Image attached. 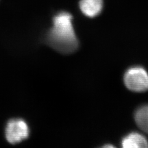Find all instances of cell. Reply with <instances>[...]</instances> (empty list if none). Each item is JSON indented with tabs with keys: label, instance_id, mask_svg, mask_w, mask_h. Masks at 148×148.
I'll list each match as a JSON object with an SVG mask.
<instances>
[{
	"label": "cell",
	"instance_id": "cell-1",
	"mask_svg": "<svg viewBox=\"0 0 148 148\" xmlns=\"http://www.w3.org/2000/svg\"><path fill=\"white\" fill-rule=\"evenodd\" d=\"M48 44L63 54L75 51L78 41L72 25V16L67 12H61L53 18V26L46 36Z\"/></svg>",
	"mask_w": 148,
	"mask_h": 148
},
{
	"label": "cell",
	"instance_id": "cell-2",
	"mask_svg": "<svg viewBox=\"0 0 148 148\" xmlns=\"http://www.w3.org/2000/svg\"><path fill=\"white\" fill-rule=\"evenodd\" d=\"M124 83L127 88L133 92L148 91V73L144 68L134 67L125 73Z\"/></svg>",
	"mask_w": 148,
	"mask_h": 148
},
{
	"label": "cell",
	"instance_id": "cell-3",
	"mask_svg": "<svg viewBox=\"0 0 148 148\" xmlns=\"http://www.w3.org/2000/svg\"><path fill=\"white\" fill-rule=\"evenodd\" d=\"M5 135L7 141L11 144L14 145L29 137V128L24 120L11 119L7 123Z\"/></svg>",
	"mask_w": 148,
	"mask_h": 148
},
{
	"label": "cell",
	"instance_id": "cell-4",
	"mask_svg": "<svg viewBox=\"0 0 148 148\" xmlns=\"http://www.w3.org/2000/svg\"><path fill=\"white\" fill-rule=\"evenodd\" d=\"M79 6L83 14L89 17H95L103 10V0H80Z\"/></svg>",
	"mask_w": 148,
	"mask_h": 148
},
{
	"label": "cell",
	"instance_id": "cell-5",
	"mask_svg": "<svg viewBox=\"0 0 148 148\" xmlns=\"http://www.w3.org/2000/svg\"><path fill=\"white\" fill-rule=\"evenodd\" d=\"M121 145L123 148H146L148 147V141L141 134L133 132L122 139Z\"/></svg>",
	"mask_w": 148,
	"mask_h": 148
},
{
	"label": "cell",
	"instance_id": "cell-6",
	"mask_svg": "<svg viewBox=\"0 0 148 148\" xmlns=\"http://www.w3.org/2000/svg\"><path fill=\"white\" fill-rule=\"evenodd\" d=\"M135 120L138 127L148 133V105L138 108L135 114Z\"/></svg>",
	"mask_w": 148,
	"mask_h": 148
}]
</instances>
